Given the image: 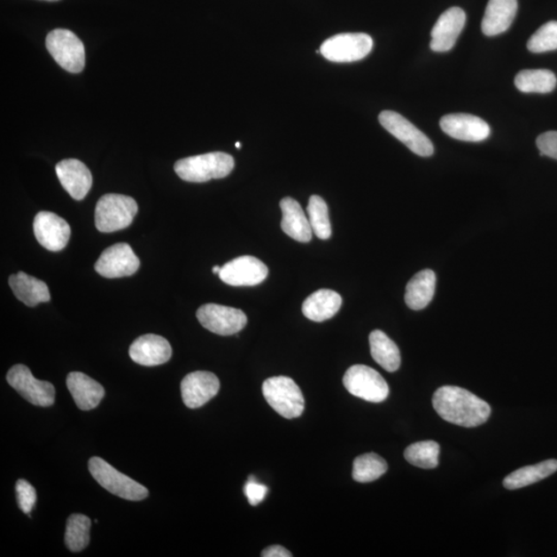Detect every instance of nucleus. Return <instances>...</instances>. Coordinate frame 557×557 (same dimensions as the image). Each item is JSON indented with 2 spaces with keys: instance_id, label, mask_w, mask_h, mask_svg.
<instances>
[{
  "instance_id": "1",
  "label": "nucleus",
  "mask_w": 557,
  "mask_h": 557,
  "mask_svg": "<svg viewBox=\"0 0 557 557\" xmlns=\"http://www.w3.org/2000/svg\"><path fill=\"white\" fill-rule=\"evenodd\" d=\"M434 409L444 421L462 428L485 423L491 409L485 400L458 386H443L434 393Z\"/></svg>"
},
{
  "instance_id": "2",
  "label": "nucleus",
  "mask_w": 557,
  "mask_h": 557,
  "mask_svg": "<svg viewBox=\"0 0 557 557\" xmlns=\"http://www.w3.org/2000/svg\"><path fill=\"white\" fill-rule=\"evenodd\" d=\"M234 167L233 156L213 152L178 160L174 164V172L186 182L204 183L212 179L228 177Z\"/></svg>"
},
{
  "instance_id": "3",
  "label": "nucleus",
  "mask_w": 557,
  "mask_h": 557,
  "mask_svg": "<svg viewBox=\"0 0 557 557\" xmlns=\"http://www.w3.org/2000/svg\"><path fill=\"white\" fill-rule=\"evenodd\" d=\"M137 204L133 197L122 194H105L99 198L96 208V227L102 233H114L133 223Z\"/></svg>"
},
{
  "instance_id": "4",
  "label": "nucleus",
  "mask_w": 557,
  "mask_h": 557,
  "mask_svg": "<svg viewBox=\"0 0 557 557\" xmlns=\"http://www.w3.org/2000/svg\"><path fill=\"white\" fill-rule=\"evenodd\" d=\"M262 393L267 404L281 416L294 419L303 414V392L291 378L279 375L267 379L262 385Z\"/></svg>"
},
{
  "instance_id": "5",
  "label": "nucleus",
  "mask_w": 557,
  "mask_h": 557,
  "mask_svg": "<svg viewBox=\"0 0 557 557\" xmlns=\"http://www.w3.org/2000/svg\"><path fill=\"white\" fill-rule=\"evenodd\" d=\"M89 467L92 477L97 484L114 496L128 500H142L148 498L149 491L145 486L117 471L103 459L92 458Z\"/></svg>"
},
{
  "instance_id": "6",
  "label": "nucleus",
  "mask_w": 557,
  "mask_h": 557,
  "mask_svg": "<svg viewBox=\"0 0 557 557\" xmlns=\"http://www.w3.org/2000/svg\"><path fill=\"white\" fill-rule=\"evenodd\" d=\"M46 47L56 62L66 71L78 73L85 67L82 41L67 29H54L47 35Z\"/></svg>"
},
{
  "instance_id": "7",
  "label": "nucleus",
  "mask_w": 557,
  "mask_h": 557,
  "mask_svg": "<svg viewBox=\"0 0 557 557\" xmlns=\"http://www.w3.org/2000/svg\"><path fill=\"white\" fill-rule=\"evenodd\" d=\"M343 383L352 396L374 404L384 402L390 394V387L384 378L367 366L349 367L344 375Z\"/></svg>"
},
{
  "instance_id": "8",
  "label": "nucleus",
  "mask_w": 557,
  "mask_h": 557,
  "mask_svg": "<svg viewBox=\"0 0 557 557\" xmlns=\"http://www.w3.org/2000/svg\"><path fill=\"white\" fill-rule=\"evenodd\" d=\"M379 121L388 133L396 136L413 153L422 158H429L434 154V145L429 137L398 112L383 111L379 115Z\"/></svg>"
},
{
  "instance_id": "9",
  "label": "nucleus",
  "mask_w": 557,
  "mask_h": 557,
  "mask_svg": "<svg viewBox=\"0 0 557 557\" xmlns=\"http://www.w3.org/2000/svg\"><path fill=\"white\" fill-rule=\"evenodd\" d=\"M373 40L366 34H342L331 36L321 47V53L329 61L354 62L371 53Z\"/></svg>"
},
{
  "instance_id": "10",
  "label": "nucleus",
  "mask_w": 557,
  "mask_h": 557,
  "mask_svg": "<svg viewBox=\"0 0 557 557\" xmlns=\"http://www.w3.org/2000/svg\"><path fill=\"white\" fill-rule=\"evenodd\" d=\"M6 380L30 404L51 406L55 402L54 385L48 381L35 379L27 366L12 367L6 375Z\"/></svg>"
},
{
  "instance_id": "11",
  "label": "nucleus",
  "mask_w": 557,
  "mask_h": 557,
  "mask_svg": "<svg viewBox=\"0 0 557 557\" xmlns=\"http://www.w3.org/2000/svg\"><path fill=\"white\" fill-rule=\"evenodd\" d=\"M197 317L205 329L220 336L236 335L247 324V316L242 310L216 304L200 306Z\"/></svg>"
},
{
  "instance_id": "12",
  "label": "nucleus",
  "mask_w": 557,
  "mask_h": 557,
  "mask_svg": "<svg viewBox=\"0 0 557 557\" xmlns=\"http://www.w3.org/2000/svg\"><path fill=\"white\" fill-rule=\"evenodd\" d=\"M141 262L128 244L120 243L105 249L96 262V271L104 278L133 276Z\"/></svg>"
},
{
  "instance_id": "13",
  "label": "nucleus",
  "mask_w": 557,
  "mask_h": 557,
  "mask_svg": "<svg viewBox=\"0 0 557 557\" xmlns=\"http://www.w3.org/2000/svg\"><path fill=\"white\" fill-rule=\"evenodd\" d=\"M34 231L37 242L49 251L58 252L70 241L72 230L64 218L52 212H40L35 218Z\"/></svg>"
},
{
  "instance_id": "14",
  "label": "nucleus",
  "mask_w": 557,
  "mask_h": 557,
  "mask_svg": "<svg viewBox=\"0 0 557 557\" xmlns=\"http://www.w3.org/2000/svg\"><path fill=\"white\" fill-rule=\"evenodd\" d=\"M267 267L253 256H241L221 267L219 277L230 286H255L264 282Z\"/></svg>"
},
{
  "instance_id": "15",
  "label": "nucleus",
  "mask_w": 557,
  "mask_h": 557,
  "mask_svg": "<svg viewBox=\"0 0 557 557\" xmlns=\"http://www.w3.org/2000/svg\"><path fill=\"white\" fill-rule=\"evenodd\" d=\"M220 381L215 374L197 371L188 374L181 383L183 402L190 409H197L217 396Z\"/></svg>"
},
{
  "instance_id": "16",
  "label": "nucleus",
  "mask_w": 557,
  "mask_h": 557,
  "mask_svg": "<svg viewBox=\"0 0 557 557\" xmlns=\"http://www.w3.org/2000/svg\"><path fill=\"white\" fill-rule=\"evenodd\" d=\"M466 20V12L458 6L444 12L431 30L430 49L440 53L450 51L464 29Z\"/></svg>"
},
{
  "instance_id": "17",
  "label": "nucleus",
  "mask_w": 557,
  "mask_h": 557,
  "mask_svg": "<svg viewBox=\"0 0 557 557\" xmlns=\"http://www.w3.org/2000/svg\"><path fill=\"white\" fill-rule=\"evenodd\" d=\"M440 127L444 133L455 140L478 143L487 139L491 128L481 118L469 114H450L442 117Z\"/></svg>"
},
{
  "instance_id": "18",
  "label": "nucleus",
  "mask_w": 557,
  "mask_h": 557,
  "mask_svg": "<svg viewBox=\"0 0 557 557\" xmlns=\"http://www.w3.org/2000/svg\"><path fill=\"white\" fill-rule=\"evenodd\" d=\"M172 346L164 337L145 335L131 344L129 356L136 364L155 367L166 364L172 358Z\"/></svg>"
},
{
  "instance_id": "19",
  "label": "nucleus",
  "mask_w": 557,
  "mask_h": 557,
  "mask_svg": "<svg viewBox=\"0 0 557 557\" xmlns=\"http://www.w3.org/2000/svg\"><path fill=\"white\" fill-rule=\"evenodd\" d=\"M56 174L62 187L73 199H83L92 186L89 168L78 159L62 160L56 166Z\"/></svg>"
},
{
  "instance_id": "20",
  "label": "nucleus",
  "mask_w": 557,
  "mask_h": 557,
  "mask_svg": "<svg viewBox=\"0 0 557 557\" xmlns=\"http://www.w3.org/2000/svg\"><path fill=\"white\" fill-rule=\"evenodd\" d=\"M68 391L72 393L79 409L89 411L99 405L104 397V390L96 380L83 373L73 372L66 379Z\"/></svg>"
},
{
  "instance_id": "21",
  "label": "nucleus",
  "mask_w": 557,
  "mask_h": 557,
  "mask_svg": "<svg viewBox=\"0 0 557 557\" xmlns=\"http://www.w3.org/2000/svg\"><path fill=\"white\" fill-rule=\"evenodd\" d=\"M517 9V0H490L482 20L484 34L494 36L505 33L514 21Z\"/></svg>"
},
{
  "instance_id": "22",
  "label": "nucleus",
  "mask_w": 557,
  "mask_h": 557,
  "mask_svg": "<svg viewBox=\"0 0 557 557\" xmlns=\"http://www.w3.org/2000/svg\"><path fill=\"white\" fill-rule=\"evenodd\" d=\"M282 215L281 228L291 239L300 243H308L312 240V228L309 219L306 218L302 206L296 199L285 197L280 203Z\"/></svg>"
},
{
  "instance_id": "23",
  "label": "nucleus",
  "mask_w": 557,
  "mask_h": 557,
  "mask_svg": "<svg viewBox=\"0 0 557 557\" xmlns=\"http://www.w3.org/2000/svg\"><path fill=\"white\" fill-rule=\"evenodd\" d=\"M9 283L16 298L28 306L48 303L51 299L45 282L29 276L27 273L19 272L16 275H12Z\"/></svg>"
},
{
  "instance_id": "24",
  "label": "nucleus",
  "mask_w": 557,
  "mask_h": 557,
  "mask_svg": "<svg viewBox=\"0 0 557 557\" xmlns=\"http://www.w3.org/2000/svg\"><path fill=\"white\" fill-rule=\"evenodd\" d=\"M342 298L339 293L329 290H321L312 293L303 304L304 315L312 321L323 322L333 318L339 312Z\"/></svg>"
},
{
  "instance_id": "25",
  "label": "nucleus",
  "mask_w": 557,
  "mask_h": 557,
  "mask_svg": "<svg viewBox=\"0 0 557 557\" xmlns=\"http://www.w3.org/2000/svg\"><path fill=\"white\" fill-rule=\"evenodd\" d=\"M436 274L431 270H423L413 277L406 284L405 300L406 306L414 311L428 306L435 296Z\"/></svg>"
},
{
  "instance_id": "26",
  "label": "nucleus",
  "mask_w": 557,
  "mask_h": 557,
  "mask_svg": "<svg viewBox=\"0 0 557 557\" xmlns=\"http://www.w3.org/2000/svg\"><path fill=\"white\" fill-rule=\"evenodd\" d=\"M557 471V460H548L534 466L516 469L507 476L504 486L507 490L515 491L529 486L549 477Z\"/></svg>"
},
{
  "instance_id": "27",
  "label": "nucleus",
  "mask_w": 557,
  "mask_h": 557,
  "mask_svg": "<svg viewBox=\"0 0 557 557\" xmlns=\"http://www.w3.org/2000/svg\"><path fill=\"white\" fill-rule=\"evenodd\" d=\"M371 354L379 366L387 372H396L400 366V352L394 343L382 330H374L370 335Z\"/></svg>"
},
{
  "instance_id": "28",
  "label": "nucleus",
  "mask_w": 557,
  "mask_h": 557,
  "mask_svg": "<svg viewBox=\"0 0 557 557\" xmlns=\"http://www.w3.org/2000/svg\"><path fill=\"white\" fill-rule=\"evenodd\" d=\"M556 84L555 74L548 70H524L515 77L516 89L523 93H550Z\"/></svg>"
},
{
  "instance_id": "29",
  "label": "nucleus",
  "mask_w": 557,
  "mask_h": 557,
  "mask_svg": "<svg viewBox=\"0 0 557 557\" xmlns=\"http://www.w3.org/2000/svg\"><path fill=\"white\" fill-rule=\"evenodd\" d=\"M91 521L82 514H73L67 519L66 544L73 553L82 552L90 541Z\"/></svg>"
},
{
  "instance_id": "30",
  "label": "nucleus",
  "mask_w": 557,
  "mask_h": 557,
  "mask_svg": "<svg viewBox=\"0 0 557 557\" xmlns=\"http://www.w3.org/2000/svg\"><path fill=\"white\" fill-rule=\"evenodd\" d=\"M439 444L435 441H422L406 448L405 459L413 466L431 469L439 465Z\"/></svg>"
},
{
  "instance_id": "31",
  "label": "nucleus",
  "mask_w": 557,
  "mask_h": 557,
  "mask_svg": "<svg viewBox=\"0 0 557 557\" xmlns=\"http://www.w3.org/2000/svg\"><path fill=\"white\" fill-rule=\"evenodd\" d=\"M387 462L380 455L366 453L356 458L353 462V479L360 484L377 480L387 472Z\"/></svg>"
},
{
  "instance_id": "32",
  "label": "nucleus",
  "mask_w": 557,
  "mask_h": 557,
  "mask_svg": "<svg viewBox=\"0 0 557 557\" xmlns=\"http://www.w3.org/2000/svg\"><path fill=\"white\" fill-rule=\"evenodd\" d=\"M309 221L312 230L319 239L328 240L331 236V227L329 216V206L324 199L318 196H312L309 199Z\"/></svg>"
},
{
  "instance_id": "33",
  "label": "nucleus",
  "mask_w": 557,
  "mask_h": 557,
  "mask_svg": "<svg viewBox=\"0 0 557 557\" xmlns=\"http://www.w3.org/2000/svg\"><path fill=\"white\" fill-rule=\"evenodd\" d=\"M531 53H544L557 50V21L544 24L528 42Z\"/></svg>"
},
{
  "instance_id": "34",
  "label": "nucleus",
  "mask_w": 557,
  "mask_h": 557,
  "mask_svg": "<svg viewBox=\"0 0 557 557\" xmlns=\"http://www.w3.org/2000/svg\"><path fill=\"white\" fill-rule=\"evenodd\" d=\"M16 493L19 508L25 514H29L36 503V491L35 487L27 480L19 479L16 484Z\"/></svg>"
},
{
  "instance_id": "35",
  "label": "nucleus",
  "mask_w": 557,
  "mask_h": 557,
  "mask_svg": "<svg viewBox=\"0 0 557 557\" xmlns=\"http://www.w3.org/2000/svg\"><path fill=\"white\" fill-rule=\"evenodd\" d=\"M537 147L541 156H548L557 160V131H547L538 136Z\"/></svg>"
},
{
  "instance_id": "36",
  "label": "nucleus",
  "mask_w": 557,
  "mask_h": 557,
  "mask_svg": "<svg viewBox=\"0 0 557 557\" xmlns=\"http://www.w3.org/2000/svg\"><path fill=\"white\" fill-rule=\"evenodd\" d=\"M250 505L258 506L265 499L268 491L267 487L259 484L254 477H250L244 488Z\"/></svg>"
},
{
  "instance_id": "37",
  "label": "nucleus",
  "mask_w": 557,
  "mask_h": 557,
  "mask_svg": "<svg viewBox=\"0 0 557 557\" xmlns=\"http://www.w3.org/2000/svg\"><path fill=\"white\" fill-rule=\"evenodd\" d=\"M264 557H291L292 554L288 550L280 545L267 547L262 552Z\"/></svg>"
},
{
  "instance_id": "38",
  "label": "nucleus",
  "mask_w": 557,
  "mask_h": 557,
  "mask_svg": "<svg viewBox=\"0 0 557 557\" xmlns=\"http://www.w3.org/2000/svg\"><path fill=\"white\" fill-rule=\"evenodd\" d=\"M220 271H221V267H219V266H216V267H213V273H214V274H218L219 275V273H220Z\"/></svg>"
},
{
  "instance_id": "39",
  "label": "nucleus",
  "mask_w": 557,
  "mask_h": 557,
  "mask_svg": "<svg viewBox=\"0 0 557 557\" xmlns=\"http://www.w3.org/2000/svg\"><path fill=\"white\" fill-rule=\"evenodd\" d=\"M236 147L237 149H240V148H241V143H236Z\"/></svg>"
},
{
  "instance_id": "40",
  "label": "nucleus",
  "mask_w": 557,
  "mask_h": 557,
  "mask_svg": "<svg viewBox=\"0 0 557 557\" xmlns=\"http://www.w3.org/2000/svg\"><path fill=\"white\" fill-rule=\"evenodd\" d=\"M45 2H59V0H45Z\"/></svg>"
}]
</instances>
